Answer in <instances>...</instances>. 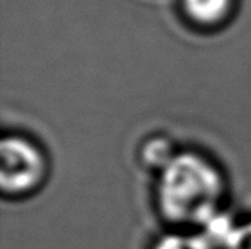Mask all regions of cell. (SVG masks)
Masks as SVG:
<instances>
[{"instance_id": "obj_1", "label": "cell", "mask_w": 251, "mask_h": 249, "mask_svg": "<svg viewBox=\"0 0 251 249\" xmlns=\"http://www.w3.org/2000/svg\"><path fill=\"white\" fill-rule=\"evenodd\" d=\"M223 182L215 167L196 154L174 156L157 187L159 206L166 218L176 222L203 224L216 213Z\"/></svg>"}, {"instance_id": "obj_5", "label": "cell", "mask_w": 251, "mask_h": 249, "mask_svg": "<svg viewBox=\"0 0 251 249\" xmlns=\"http://www.w3.org/2000/svg\"><path fill=\"white\" fill-rule=\"evenodd\" d=\"M169 151L170 148L166 141L154 140L145 148V157H147L148 162H153L154 165H162L164 168L172 159H174V156H169Z\"/></svg>"}, {"instance_id": "obj_2", "label": "cell", "mask_w": 251, "mask_h": 249, "mask_svg": "<svg viewBox=\"0 0 251 249\" xmlns=\"http://www.w3.org/2000/svg\"><path fill=\"white\" fill-rule=\"evenodd\" d=\"M0 182L5 192H25L40 182L45 162L32 143L19 136H8L2 141Z\"/></svg>"}, {"instance_id": "obj_4", "label": "cell", "mask_w": 251, "mask_h": 249, "mask_svg": "<svg viewBox=\"0 0 251 249\" xmlns=\"http://www.w3.org/2000/svg\"><path fill=\"white\" fill-rule=\"evenodd\" d=\"M154 249H211V243L205 235H166Z\"/></svg>"}, {"instance_id": "obj_6", "label": "cell", "mask_w": 251, "mask_h": 249, "mask_svg": "<svg viewBox=\"0 0 251 249\" xmlns=\"http://www.w3.org/2000/svg\"><path fill=\"white\" fill-rule=\"evenodd\" d=\"M227 249H251V222L235 228Z\"/></svg>"}, {"instance_id": "obj_3", "label": "cell", "mask_w": 251, "mask_h": 249, "mask_svg": "<svg viewBox=\"0 0 251 249\" xmlns=\"http://www.w3.org/2000/svg\"><path fill=\"white\" fill-rule=\"evenodd\" d=\"M229 0H184L188 11L199 21H215L226 11Z\"/></svg>"}]
</instances>
